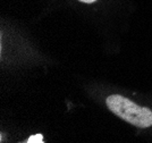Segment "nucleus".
I'll return each mask as SVG.
<instances>
[{"mask_svg":"<svg viewBox=\"0 0 152 143\" xmlns=\"http://www.w3.org/2000/svg\"><path fill=\"white\" fill-rule=\"evenodd\" d=\"M108 108L125 122L140 128L152 126V111L149 108L137 106L119 94H111L106 100Z\"/></svg>","mask_w":152,"mask_h":143,"instance_id":"f257e3e1","label":"nucleus"},{"mask_svg":"<svg viewBox=\"0 0 152 143\" xmlns=\"http://www.w3.org/2000/svg\"><path fill=\"white\" fill-rule=\"evenodd\" d=\"M42 135L41 134H37V135H32L30 139H28V141L27 143H45L43 142V139H42Z\"/></svg>","mask_w":152,"mask_h":143,"instance_id":"f03ea898","label":"nucleus"},{"mask_svg":"<svg viewBox=\"0 0 152 143\" xmlns=\"http://www.w3.org/2000/svg\"><path fill=\"white\" fill-rule=\"evenodd\" d=\"M78 1H82V2H85V4H92L96 0H78Z\"/></svg>","mask_w":152,"mask_h":143,"instance_id":"7ed1b4c3","label":"nucleus"}]
</instances>
